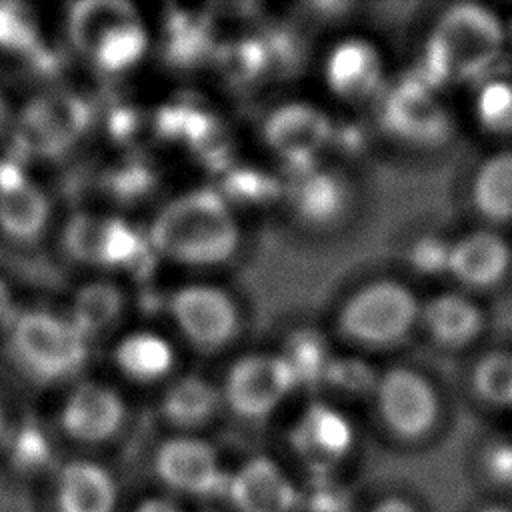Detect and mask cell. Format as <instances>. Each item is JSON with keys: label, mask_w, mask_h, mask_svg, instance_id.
I'll return each mask as SVG.
<instances>
[{"label": "cell", "mask_w": 512, "mask_h": 512, "mask_svg": "<svg viewBox=\"0 0 512 512\" xmlns=\"http://www.w3.org/2000/svg\"><path fill=\"white\" fill-rule=\"evenodd\" d=\"M12 350L20 366L40 382L72 376L88 356L86 338L48 312H26L12 328Z\"/></svg>", "instance_id": "obj_7"}, {"label": "cell", "mask_w": 512, "mask_h": 512, "mask_svg": "<svg viewBox=\"0 0 512 512\" xmlns=\"http://www.w3.org/2000/svg\"><path fill=\"white\" fill-rule=\"evenodd\" d=\"M350 512H436L430 498L402 482H382L356 490Z\"/></svg>", "instance_id": "obj_30"}, {"label": "cell", "mask_w": 512, "mask_h": 512, "mask_svg": "<svg viewBox=\"0 0 512 512\" xmlns=\"http://www.w3.org/2000/svg\"><path fill=\"white\" fill-rule=\"evenodd\" d=\"M148 244L178 264L216 266L236 254L240 228L220 192L196 188L160 208L150 224Z\"/></svg>", "instance_id": "obj_1"}, {"label": "cell", "mask_w": 512, "mask_h": 512, "mask_svg": "<svg viewBox=\"0 0 512 512\" xmlns=\"http://www.w3.org/2000/svg\"><path fill=\"white\" fill-rule=\"evenodd\" d=\"M124 306L122 292L110 282H90L82 286L72 306V326L84 336H94L116 322Z\"/></svg>", "instance_id": "obj_28"}, {"label": "cell", "mask_w": 512, "mask_h": 512, "mask_svg": "<svg viewBox=\"0 0 512 512\" xmlns=\"http://www.w3.org/2000/svg\"><path fill=\"white\" fill-rule=\"evenodd\" d=\"M154 488L196 508L218 506L228 468L218 448L202 434H166L150 454Z\"/></svg>", "instance_id": "obj_5"}, {"label": "cell", "mask_w": 512, "mask_h": 512, "mask_svg": "<svg viewBox=\"0 0 512 512\" xmlns=\"http://www.w3.org/2000/svg\"><path fill=\"white\" fill-rule=\"evenodd\" d=\"M124 512H200V508L152 488L140 494Z\"/></svg>", "instance_id": "obj_43"}, {"label": "cell", "mask_w": 512, "mask_h": 512, "mask_svg": "<svg viewBox=\"0 0 512 512\" xmlns=\"http://www.w3.org/2000/svg\"><path fill=\"white\" fill-rule=\"evenodd\" d=\"M0 48L30 58L44 50L36 12L28 4L18 0L0 2Z\"/></svg>", "instance_id": "obj_29"}, {"label": "cell", "mask_w": 512, "mask_h": 512, "mask_svg": "<svg viewBox=\"0 0 512 512\" xmlns=\"http://www.w3.org/2000/svg\"><path fill=\"white\" fill-rule=\"evenodd\" d=\"M420 320L432 340L444 348H462L474 342L484 326L480 308L458 292L430 298L420 310Z\"/></svg>", "instance_id": "obj_21"}, {"label": "cell", "mask_w": 512, "mask_h": 512, "mask_svg": "<svg viewBox=\"0 0 512 512\" xmlns=\"http://www.w3.org/2000/svg\"><path fill=\"white\" fill-rule=\"evenodd\" d=\"M356 448L352 420L330 404L312 402L286 432L288 460L282 462L300 484L348 482L346 468Z\"/></svg>", "instance_id": "obj_3"}, {"label": "cell", "mask_w": 512, "mask_h": 512, "mask_svg": "<svg viewBox=\"0 0 512 512\" xmlns=\"http://www.w3.org/2000/svg\"><path fill=\"white\" fill-rule=\"evenodd\" d=\"M138 114L132 110V108H116L112 114H110V122H108V128H110V134L120 140V142H126L130 140L136 130H138Z\"/></svg>", "instance_id": "obj_44"}, {"label": "cell", "mask_w": 512, "mask_h": 512, "mask_svg": "<svg viewBox=\"0 0 512 512\" xmlns=\"http://www.w3.org/2000/svg\"><path fill=\"white\" fill-rule=\"evenodd\" d=\"M472 202L488 222L512 218V152H498L484 160L472 182Z\"/></svg>", "instance_id": "obj_23"}, {"label": "cell", "mask_w": 512, "mask_h": 512, "mask_svg": "<svg viewBox=\"0 0 512 512\" xmlns=\"http://www.w3.org/2000/svg\"><path fill=\"white\" fill-rule=\"evenodd\" d=\"M60 422L64 432L76 442L104 444L120 434L126 422V406L116 390L84 382L68 396Z\"/></svg>", "instance_id": "obj_14"}, {"label": "cell", "mask_w": 512, "mask_h": 512, "mask_svg": "<svg viewBox=\"0 0 512 512\" xmlns=\"http://www.w3.org/2000/svg\"><path fill=\"white\" fill-rule=\"evenodd\" d=\"M10 310H12V298L6 284L0 280V324L10 316Z\"/></svg>", "instance_id": "obj_47"}, {"label": "cell", "mask_w": 512, "mask_h": 512, "mask_svg": "<svg viewBox=\"0 0 512 512\" xmlns=\"http://www.w3.org/2000/svg\"><path fill=\"white\" fill-rule=\"evenodd\" d=\"M214 38L206 16L176 12L164 26V54L170 64L194 66L214 52Z\"/></svg>", "instance_id": "obj_25"}, {"label": "cell", "mask_w": 512, "mask_h": 512, "mask_svg": "<svg viewBox=\"0 0 512 512\" xmlns=\"http://www.w3.org/2000/svg\"><path fill=\"white\" fill-rule=\"evenodd\" d=\"M104 218L92 214H74L64 228L62 244L70 258L86 264H100Z\"/></svg>", "instance_id": "obj_34"}, {"label": "cell", "mask_w": 512, "mask_h": 512, "mask_svg": "<svg viewBox=\"0 0 512 512\" xmlns=\"http://www.w3.org/2000/svg\"><path fill=\"white\" fill-rule=\"evenodd\" d=\"M450 244H444L436 238L420 240L412 250V262L422 272H446Z\"/></svg>", "instance_id": "obj_42"}, {"label": "cell", "mask_w": 512, "mask_h": 512, "mask_svg": "<svg viewBox=\"0 0 512 512\" xmlns=\"http://www.w3.org/2000/svg\"><path fill=\"white\" fill-rule=\"evenodd\" d=\"M4 414H2V408H0V440H2V436H4Z\"/></svg>", "instance_id": "obj_48"}, {"label": "cell", "mask_w": 512, "mask_h": 512, "mask_svg": "<svg viewBox=\"0 0 512 512\" xmlns=\"http://www.w3.org/2000/svg\"><path fill=\"white\" fill-rule=\"evenodd\" d=\"M220 64L232 80H256L270 68V56L264 38H244L222 48Z\"/></svg>", "instance_id": "obj_35"}, {"label": "cell", "mask_w": 512, "mask_h": 512, "mask_svg": "<svg viewBox=\"0 0 512 512\" xmlns=\"http://www.w3.org/2000/svg\"><path fill=\"white\" fill-rule=\"evenodd\" d=\"M224 190L228 198L240 200V202H260L268 200L278 192V184L256 170H234L224 180Z\"/></svg>", "instance_id": "obj_39"}, {"label": "cell", "mask_w": 512, "mask_h": 512, "mask_svg": "<svg viewBox=\"0 0 512 512\" xmlns=\"http://www.w3.org/2000/svg\"><path fill=\"white\" fill-rule=\"evenodd\" d=\"M474 392L488 404H512V354L490 352L472 372Z\"/></svg>", "instance_id": "obj_32"}, {"label": "cell", "mask_w": 512, "mask_h": 512, "mask_svg": "<svg viewBox=\"0 0 512 512\" xmlns=\"http://www.w3.org/2000/svg\"><path fill=\"white\" fill-rule=\"evenodd\" d=\"M476 110L482 126L496 134L512 132V84L490 80L480 88Z\"/></svg>", "instance_id": "obj_36"}, {"label": "cell", "mask_w": 512, "mask_h": 512, "mask_svg": "<svg viewBox=\"0 0 512 512\" xmlns=\"http://www.w3.org/2000/svg\"><path fill=\"white\" fill-rule=\"evenodd\" d=\"M168 310L180 334L198 350H220L238 332V308L218 286H182L170 296Z\"/></svg>", "instance_id": "obj_12"}, {"label": "cell", "mask_w": 512, "mask_h": 512, "mask_svg": "<svg viewBox=\"0 0 512 512\" xmlns=\"http://www.w3.org/2000/svg\"><path fill=\"white\" fill-rule=\"evenodd\" d=\"M144 252V238L128 222L120 218H104L100 250L102 266H132L140 260V256H144Z\"/></svg>", "instance_id": "obj_33"}, {"label": "cell", "mask_w": 512, "mask_h": 512, "mask_svg": "<svg viewBox=\"0 0 512 512\" xmlns=\"http://www.w3.org/2000/svg\"><path fill=\"white\" fill-rule=\"evenodd\" d=\"M302 484L272 454H250L228 468L222 512H300Z\"/></svg>", "instance_id": "obj_9"}, {"label": "cell", "mask_w": 512, "mask_h": 512, "mask_svg": "<svg viewBox=\"0 0 512 512\" xmlns=\"http://www.w3.org/2000/svg\"><path fill=\"white\" fill-rule=\"evenodd\" d=\"M326 378L334 386L350 392H372L378 380L366 364L356 360H332L326 370Z\"/></svg>", "instance_id": "obj_40"}, {"label": "cell", "mask_w": 512, "mask_h": 512, "mask_svg": "<svg viewBox=\"0 0 512 512\" xmlns=\"http://www.w3.org/2000/svg\"><path fill=\"white\" fill-rule=\"evenodd\" d=\"M468 478L478 496L512 500V440L482 442L468 462Z\"/></svg>", "instance_id": "obj_26"}, {"label": "cell", "mask_w": 512, "mask_h": 512, "mask_svg": "<svg viewBox=\"0 0 512 512\" xmlns=\"http://www.w3.org/2000/svg\"><path fill=\"white\" fill-rule=\"evenodd\" d=\"M350 192L342 176L314 166L298 170L290 188V202L296 216L310 226H328L342 218Z\"/></svg>", "instance_id": "obj_20"}, {"label": "cell", "mask_w": 512, "mask_h": 512, "mask_svg": "<svg viewBox=\"0 0 512 512\" xmlns=\"http://www.w3.org/2000/svg\"><path fill=\"white\" fill-rule=\"evenodd\" d=\"M0 512H38L36 498L24 478L0 472Z\"/></svg>", "instance_id": "obj_41"}, {"label": "cell", "mask_w": 512, "mask_h": 512, "mask_svg": "<svg viewBox=\"0 0 512 512\" xmlns=\"http://www.w3.org/2000/svg\"><path fill=\"white\" fill-rule=\"evenodd\" d=\"M92 110L72 92H48L24 106L14 126L22 156L60 158L88 130Z\"/></svg>", "instance_id": "obj_8"}, {"label": "cell", "mask_w": 512, "mask_h": 512, "mask_svg": "<svg viewBox=\"0 0 512 512\" xmlns=\"http://www.w3.org/2000/svg\"><path fill=\"white\" fill-rule=\"evenodd\" d=\"M504 30L480 4L450 6L432 28L418 74L432 88L482 76L500 56Z\"/></svg>", "instance_id": "obj_2"}, {"label": "cell", "mask_w": 512, "mask_h": 512, "mask_svg": "<svg viewBox=\"0 0 512 512\" xmlns=\"http://www.w3.org/2000/svg\"><path fill=\"white\" fill-rule=\"evenodd\" d=\"M136 18V10L124 0H82L70 6L68 36L74 48L92 54L98 40L116 24Z\"/></svg>", "instance_id": "obj_24"}, {"label": "cell", "mask_w": 512, "mask_h": 512, "mask_svg": "<svg viewBox=\"0 0 512 512\" xmlns=\"http://www.w3.org/2000/svg\"><path fill=\"white\" fill-rule=\"evenodd\" d=\"M118 370L136 382H156L174 366V350L166 338L154 332H132L114 348Z\"/></svg>", "instance_id": "obj_22"}, {"label": "cell", "mask_w": 512, "mask_h": 512, "mask_svg": "<svg viewBox=\"0 0 512 512\" xmlns=\"http://www.w3.org/2000/svg\"><path fill=\"white\" fill-rule=\"evenodd\" d=\"M148 50V32L140 18H130L110 28L92 50V62L106 74H120L136 66Z\"/></svg>", "instance_id": "obj_27"}, {"label": "cell", "mask_w": 512, "mask_h": 512, "mask_svg": "<svg viewBox=\"0 0 512 512\" xmlns=\"http://www.w3.org/2000/svg\"><path fill=\"white\" fill-rule=\"evenodd\" d=\"M58 512H118L120 480L90 460L68 462L56 480Z\"/></svg>", "instance_id": "obj_16"}, {"label": "cell", "mask_w": 512, "mask_h": 512, "mask_svg": "<svg viewBox=\"0 0 512 512\" xmlns=\"http://www.w3.org/2000/svg\"><path fill=\"white\" fill-rule=\"evenodd\" d=\"M48 222L46 196L28 182L20 162L0 158V230L16 242L36 240Z\"/></svg>", "instance_id": "obj_15"}, {"label": "cell", "mask_w": 512, "mask_h": 512, "mask_svg": "<svg viewBox=\"0 0 512 512\" xmlns=\"http://www.w3.org/2000/svg\"><path fill=\"white\" fill-rule=\"evenodd\" d=\"M106 186L118 200H138L152 190L154 174L144 162H128L106 176Z\"/></svg>", "instance_id": "obj_38"}, {"label": "cell", "mask_w": 512, "mask_h": 512, "mask_svg": "<svg viewBox=\"0 0 512 512\" xmlns=\"http://www.w3.org/2000/svg\"><path fill=\"white\" fill-rule=\"evenodd\" d=\"M222 404V392L202 376H182L170 384L160 402V416L172 434H200Z\"/></svg>", "instance_id": "obj_19"}, {"label": "cell", "mask_w": 512, "mask_h": 512, "mask_svg": "<svg viewBox=\"0 0 512 512\" xmlns=\"http://www.w3.org/2000/svg\"><path fill=\"white\" fill-rule=\"evenodd\" d=\"M14 126L12 124V118H10V108L8 104L4 102V98L0 96V144L4 142V146L12 152V156L16 160H20L22 152L18 148V142H16V132H14Z\"/></svg>", "instance_id": "obj_45"}, {"label": "cell", "mask_w": 512, "mask_h": 512, "mask_svg": "<svg viewBox=\"0 0 512 512\" xmlns=\"http://www.w3.org/2000/svg\"><path fill=\"white\" fill-rule=\"evenodd\" d=\"M464 512H512V500L508 498H488V496H476Z\"/></svg>", "instance_id": "obj_46"}, {"label": "cell", "mask_w": 512, "mask_h": 512, "mask_svg": "<svg viewBox=\"0 0 512 512\" xmlns=\"http://www.w3.org/2000/svg\"><path fill=\"white\" fill-rule=\"evenodd\" d=\"M384 128L406 144L440 146L452 134V120L434 88L420 76L398 80L382 104Z\"/></svg>", "instance_id": "obj_11"}, {"label": "cell", "mask_w": 512, "mask_h": 512, "mask_svg": "<svg viewBox=\"0 0 512 512\" xmlns=\"http://www.w3.org/2000/svg\"><path fill=\"white\" fill-rule=\"evenodd\" d=\"M298 386L282 354H248L226 372L222 402L244 420H264Z\"/></svg>", "instance_id": "obj_10"}, {"label": "cell", "mask_w": 512, "mask_h": 512, "mask_svg": "<svg viewBox=\"0 0 512 512\" xmlns=\"http://www.w3.org/2000/svg\"><path fill=\"white\" fill-rule=\"evenodd\" d=\"M508 266V244L494 232L476 230L450 244L446 272L468 288H490L504 278Z\"/></svg>", "instance_id": "obj_17"}, {"label": "cell", "mask_w": 512, "mask_h": 512, "mask_svg": "<svg viewBox=\"0 0 512 512\" xmlns=\"http://www.w3.org/2000/svg\"><path fill=\"white\" fill-rule=\"evenodd\" d=\"M324 76L328 88L344 100L370 96L382 80V60L378 50L362 38L338 42L326 56Z\"/></svg>", "instance_id": "obj_18"}, {"label": "cell", "mask_w": 512, "mask_h": 512, "mask_svg": "<svg viewBox=\"0 0 512 512\" xmlns=\"http://www.w3.org/2000/svg\"><path fill=\"white\" fill-rule=\"evenodd\" d=\"M52 462V448L42 430L36 426H24L18 430L12 444V464L16 476H28L42 472Z\"/></svg>", "instance_id": "obj_37"}, {"label": "cell", "mask_w": 512, "mask_h": 512, "mask_svg": "<svg viewBox=\"0 0 512 512\" xmlns=\"http://www.w3.org/2000/svg\"><path fill=\"white\" fill-rule=\"evenodd\" d=\"M420 302L414 292L390 278L360 286L342 304L336 326L352 344L388 348L402 342L420 320Z\"/></svg>", "instance_id": "obj_6"}, {"label": "cell", "mask_w": 512, "mask_h": 512, "mask_svg": "<svg viewBox=\"0 0 512 512\" xmlns=\"http://www.w3.org/2000/svg\"><path fill=\"white\" fill-rule=\"evenodd\" d=\"M332 136V120L308 102H284L262 122L264 144L296 172L310 168Z\"/></svg>", "instance_id": "obj_13"}, {"label": "cell", "mask_w": 512, "mask_h": 512, "mask_svg": "<svg viewBox=\"0 0 512 512\" xmlns=\"http://www.w3.org/2000/svg\"><path fill=\"white\" fill-rule=\"evenodd\" d=\"M382 436L400 450H422L442 428V402L434 384L410 366L382 372L372 390Z\"/></svg>", "instance_id": "obj_4"}, {"label": "cell", "mask_w": 512, "mask_h": 512, "mask_svg": "<svg viewBox=\"0 0 512 512\" xmlns=\"http://www.w3.org/2000/svg\"><path fill=\"white\" fill-rule=\"evenodd\" d=\"M288 362L294 378L300 384H314L320 378H326V370L330 366L328 348L322 336L316 332H296L288 340L286 354H282Z\"/></svg>", "instance_id": "obj_31"}]
</instances>
